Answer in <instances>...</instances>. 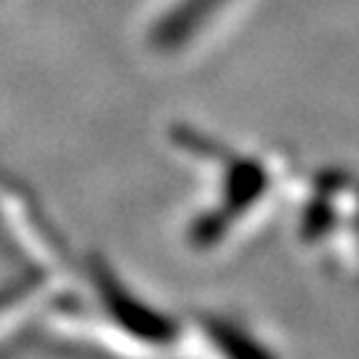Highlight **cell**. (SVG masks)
Here are the masks:
<instances>
[{
  "label": "cell",
  "mask_w": 359,
  "mask_h": 359,
  "mask_svg": "<svg viewBox=\"0 0 359 359\" xmlns=\"http://www.w3.org/2000/svg\"><path fill=\"white\" fill-rule=\"evenodd\" d=\"M83 274L88 298H53L43 311L53 333L112 354L115 359L179 357L187 322L170 317L163 306H154L149 298L133 290L104 258H88Z\"/></svg>",
  "instance_id": "obj_1"
},
{
  "label": "cell",
  "mask_w": 359,
  "mask_h": 359,
  "mask_svg": "<svg viewBox=\"0 0 359 359\" xmlns=\"http://www.w3.org/2000/svg\"><path fill=\"white\" fill-rule=\"evenodd\" d=\"M0 237L25 258L27 269L53 280H62L75 264L65 237L35 205V200L6 181H0Z\"/></svg>",
  "instance_id": "obj_2"
},
{
  "label": "cell",
  "mask_w": 359,
  "mask_h": 359,
  "mask_svg": "<svg viewBox=\"0 0 359 359\" xmlns=\"http://www.w3.org/2000/svg\"><path fill=\"white\" fill-rule=\"evenodd\" d=\"M179 357L189 359H280L264 335L229 314H203L187 322Z\"/></svg>",
  "instance_id": "obj_3"
},
{
  "label": "cell",
  "mask_w": 359,
  "mask_h": 359,
  "mask_svg": "<svg viewBox=\"0 0 359 359\" xmlns=\"http://www.w3.org/2000/svg\"><path fill=\"white\" fill-rule=\"evenodd\" d=\"M226 0H179L170 11L154 25L152 43L163 51L179 48L194 38V32L224 6Z\"/></svg>",
  "instance_id": "obj_4"
}]
</instances>
